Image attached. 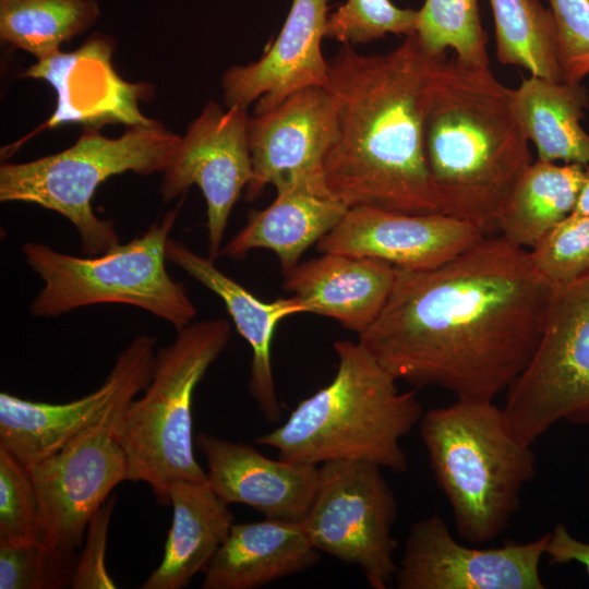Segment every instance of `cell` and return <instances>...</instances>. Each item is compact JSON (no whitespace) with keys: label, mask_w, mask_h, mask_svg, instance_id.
Here are the masks:
<instances>
[{"label":"cell","mask_w":589,"mask_h":589,"mask_svg":"<svg viewBox=\"0 0 589 589\" xmlns=\"http://www.w3.org/2000/svg\"><path fill=\"white\" fill-rule=\"evenodd\" d=\"M320 558L299 521L265 518L233 524L205 570L201 588H260L308 570Z\"/></svg>","instance_id":"23"},{"label":"cell","mask_w":589,"mask_h":589,"mask_svg":"<svg viewBox=\"0 0 589 589\" xmlns=\"http://www.w3.org/2000/svg\"><path fill=\"white\" fill-rule=\"evenodd\" d=\"M544 556L551 564L580 563L589 574V543L574 538L562 522L549 532Z\"/></svg>","instance_id":"36"},{"label":"cell","mask_w":589,"mask_h":589,"mask_svg":"<svg viewBox=\"0 0 589 589\" xmlns=\"http://www.w3.org/2000/svg\"><path fill=\"white\" fill-rule=\"evenodd\" d=\"M207 481L228 505L240 503L265 518L301 522L317 490L318 466L272 459L254 447L211 433L197 434Z\"/></svg>","instance_id":"18"},{"label":"cell","mask_w":589,"mask_h":589,"mask_svg":"<svg viewBox=\"0 0 589 589\" xmlns=\"http://www.w3.org/2000/svg\"><path fill=\"white\" fill-rule=\"evenodd\" d=\"M116 496L111 495L96 512L86 530L84 546L76 557L71 580L74 589H113L116 582L107 572L105 552Z\"/></svg>","instance_id":"35"},{"label":"cell","mask_w":589,"mask_h":589,"mask_svg":"<svg viewBox=\"0 0 589 589\" xmlns=\"http://www.w3.org/2000/svg\"><path fill=\"white\" fill-rule=\"evenodd\" d=\"M275 188L273 203L252 213L219 255L242 260L251 250L267 249L277 255L286 272L296 266L306 249L327 235L349 208L334 197L322 181L291 178Z\"/></svg>","instance_id":"22"},{"label":"cell","mask_w":589,"mask_h":589,"mask_svg":"<svg viewBox=\"0 0 589 589\" xmlns=\"http://www.w3.org/2000/svg\"><path fill=\"white\" fill-rule=\"evenodd\" d=\"M539 274L553 287L589 272V215H569L529 250Z\"/></svg>","instance_id":"32"},{"label":"cell","mask_w":589,"mask_h":589,"mask_svg":"<svg viewBox=\"0 0 589 589\" xmlns=\"http://www.w3.org/2000/svg\"><path fill=\"white\" fill-rule=\"evenodd\" d=\"M528 142L510 89L490 67L445 56L422 116L423 153L440 213L484 236L497 231L504 202L531 165Z\"/></svg>","instance_id":"3"},{"label":"cell","mask_w":589,"mask_h":589,"mask_svg":"<svg viewBox=\"0 0 589 589\" xmlns=\"http://www.w3.org/2000/svg\"><path fill=\"white\" fill-rule=\"evenodd\" d=\"M155 362L130 380L97 422L28 467L39 505V541L65 563L75 565L89 521L112 489L127 481L123 418L135 395L149 384Z\"/></svg>","instance_id":"9"},{"label":"cell","mask_w":589,"mask_h":589,"mask_svg":"<svg viewBox=\"0 0 589 589\" xmlns=\"http://www.w3.org/2000/svg\"><path fill=\"white\" fill-rule=\"evenodd\" d=\"M248 118V109L208 101L189 124L163 172L159 193L165 202L184 196L193 184L201 189L212 260L219 256L229 215L252 179Z\"/></svg>","instance_id":"12"},{"label":"cell","mask_w":589,"mask_h":589,"mask_svg":"<svg viewBox=\"0 0 589 589\" xmlns=\"http://www.w3.org/2000/svg\"><path fill=\"white\" fill-rule=\"evenodd\" d=\"M581 84L531 75L510 89L513 112L538 160L589 166V134L580 120L588 106Z\"/></svg>","instance_id":"25"},{"label":"cell","mask_w":589,"mask_h":589,"mask_svg":"<svg viewBox=\"0 0 589 589\" xmlns=\"http://www.w3.org/2000/svg\"><path fill=\"white\" fill-rule=\"evenodd\" d=\"M156 337L139 335L118 356L103 385L79 399L49 404L0 394V446L27 468L57 453L97 422L122 388L156 360Z\"/></svg>","instance_id":"16"},{"label":"cell","mask_w":589,"mask_h":589,"mask_svg":"<svg viewBox=\"0 0 589 589\" xmlns=\"http://www.w3.org/2000/svg\"><path fill=\"white\" fill-rule=\"evenodd\" d=\"M549 532L526 543L477 549L459 543L438 515L413 522L397 564L398 589H543Z\"/></svg>","instance_id":"13"},{"label":"cell","mask_w":589,"mask_h":589,"mask_svg":"<svg viewBox=\"0 0 589 589\" xmlns=\"http://www.w3.org/2000/svg\"><path fill=\"white\" fill-rule=\"evenodd\" d=\"M495 27L496 57L502 64L531 75L563 81L558 39L551 9L539 0H489Z\"/></svg>","instance_id":"28"},{"label":"cell","mask_w":589,"mask_h":589,"mask_svg":"<svg viewBox=\"0 0 589 589\" xmlns=\"http://www.w3.org/2000/svg\"><path fill=\"white\" fill-rule=\"evenodd\" d=\"M505 393L507 421L528 445L558 421L589 424V272L554 287L533 354Z\"/></svg>","instance_id":"10"},{"label":"cell","mask_w":589,"mask_h":589,"mask_svg":"<svg viewBox=\"0 0 589 589\" xmlns=\"http://www.w3.org/2000/svg\"><path fill=\"white\" fill-rule=\"evenodd\" d=\"M446 55L414 35L385 53L342 45L327 61L326 87L337 106V134L324 161L328 192L347 207L441 214L422 144L428 86Z\"/></svg>","instance_id":"2"},{"label":"cell","mask_w":589,"mask_h":589,"mask_svg":"<svg viewBox=\"0 0 589 589\" xmlns=\"http://www.w3.org/2000/svg\"><path fill=\"white\" fill-rule=\"evenodd\" d=\"M181 135L160 121L128 125L117 139L98 128L84 127L69 148L32 161L0 167V201L23 202L55 211L68 218L81 238L82 250L97 255L120 244L111 219L92 208L98 187L112 176L132 171L163 173L172 161Z\"/></svg>","instance_id":"6"},{"label":"cell","mask_w":589,"mask_h":589,"mask_svg":"<svg viewBox=\"0 0 589 589\" xmlns=\"http://www.w3.org/2000/svg\"><path fill=\"white\" fill-rule=\"evenodd\" d=\"M336 134V100L326 86L300 89L277 107L249 116L253 175L247 199L291 178L324 182V161Z\"/></svg>","instance_id":"14"},{"label":"cell","mask_w":589,"mask_h":589,"mask_svg":"<svg viewBox=\"0 0 589 589\" xmlns=\"http://www.w3.org/2000/svg\"><path fill=\"white\" fill-rule=\"evenodd\" d=\"M553 289L527 249L483 236L436 267L397 268L358 341L397 381L493 401L533 354Z\"/></svg>","instance_id":"1"},{"label":"cell","mask_w":589,"mask_h":589,"mask_svg":"<svg viewBox=\"0 0 589 589\" xmlns=\"http://www.w3.org/2000/svg\"><path fill=\"white\" fill-rule=\"evenodd\" d=\"M413 35L430 53L443 55L450 48L462 62L489 65L477 0H425L417 11Z\"/></svg>","instance_id":"29"},{"label":"cell","mask_w":589,"mask_h":589,"mask_svg":"<svg viewBox=\"0 0 589 589\" xmlns=\"http://www.w3.org/2000/svg\"><path fill=\"white\" fill-rule=\"evenodd\" d=\"M99 13L96 0H0V39L44 60L92 27Z\"/></svg>","instance_id":"27"},{"label":"cell","mask_w":589,"mask_h":589,"mask_svg":"<svg viewBox=\"0 0 589 589\" xmlns=\"http://www.w3.org/2000/svg\"><path fill=\"white\" fill-rule=\"evenodd\" d=\"M328 0H292L287 19L273 44L255 62L232 65L223 75L226 107L253 113L268 111L291 94L325 86L328 63L322 53Z\"/></svg>","instance_id":"17"},{"label":"cell","mask_w":589,"mask_h":589,"mask_svg":"<svg viewBox=\"0 0 589 589\" xmlns=\"http://www.w3.org/2000/svg\"><path fill=\"white\" fill-rule=\"evenodd\" d=\"M73 564L55 556L39 540L0 542V589H56L71 586Z\"/></svg>","instance_id":"33"},{"label":"cell","mask_w":589,"mask_h":589,"mask_svg":"<svg viewBox=\"0 0 589 589\" xmlns=\"http://www.w3.org/2000/svg\"><path fill=\"white\" fill-rule=\"evenodd\" d=\"M317 490L301 521L311 543L335 558L356 565L373 589L395 580L393 527L395 493L378 465L349 459L318 466Z\"/></svg>","instance_id":"11"},{"label":"cell","mask_w":589,"mask_h":589,"mask_svg":"<svg viewBox=\"0 0 589 589\" xmlns=\"http://www.w3.org/2000/svg\"><path fill=\"white\" fill-rule=\"evenodd\" d=\"M586 167L537 160L520 176L501 209L497 232L529 250L572 214Z\"/></svg>","instance_id":"26"},{"label":"cell","mask_w":589,"mask_h":589,"mask_svg":"<svg viewBox=\"0 0 589 589\" xmlns=\"http://www.w3.org/2000/svg\"><path fill=\"white\" fill-rule=\"evenodd\" d=\"M417 11L400 9L390 0H347L328 14L325 37L342 45L364 44L386 34H414Z\"/></svg>","instance_id":"30"},{"label":"cell","mask_w":589,"mask_h":589,"mask_svg":"<svg viewBox=\"0 0 589 589\" xmlns=\"http://www.w3.org/2000/svg\"><path fill=\"white\" fill-rule=\"evenodd\" d=\"M570 215H589V166L586 167L585 179L577 199V203Z\"/></svg>","instance_id":"37"},{"label":"cell","mask_w":589,"mask_h":589,"mask_svg":"<svg viewBox=\"0 0 589 589\" xmlns=\"http://www.w3.org/2000/svg\"><path fill=\"white\" fill-rule=\"evenodd\" d=\"M183 200L139 238L118 244L97 257H79L39 242H26V263L44 280L29 311L38 317L59 316L101 303L143 309L179 330L197 310L182 283L166 271V247Z\"/></svg>","instance_id":"8"},{"label":"cell","mask_w":589,"mask_h":589,"mask_svg":"<svg viewBox=\"0 0 589 589\" xmlns=\"http://www.w3.org/2000/svg\"><path fill=\"white\" fill-rule=\"evenodd\" d=\"M172 522L158 567L141 589H181L205 573L226 541L233 515L206 481H172L167 489Z\"/></svg>","instance_id":"24"},{"label":"cell","mask_w":589,"mask_h":589,"mask_svg":"<svg viewBox=\"0 0 589 589\" xmlns=\"http://www.w3.org/2000/svg\"><path fill=\"white\" fill-rule=\"evenodd\" d=\"M435 481L446 496L458 536L481 544L501 536L536 474V456L493 401L461 400L419 421Z\"/></svg>","instance_id":"5"},{"label":"cell","mask_w":589,"mask_h":589,"mask_svg":"<svg viewBox=\"0 0 589 589\" xmlns=\"http://www.w3.org/2000/svg\"><path fill=\"white\" fill-rule=\"evenodd\" d=\"M166 257L223 300L237 332L252 349L250 394L267 421H278L281 404L273 376L272 341L280 321L303 313L299 301L293 296L272 302L262 301L218 269L214 260L204 257L170 238L166 247Z\"/></svg>","instance_id":"21"},{"label":"cell","mask_w":589,"mask_h":589,"mask_svg":"<svg viewBox=\"0 0 589 589\" xmlns=\"http://www.w3.org/2000/svg\"><path fill=\"white\" fill-rule=\"evenodd\" d=\"M554 16L563 81L580 84L589 74V0H549Z\"/></svg>","instance_id":"34"},{"label":"cell","mask_w":589,"mask_h":589,"mask_svg":"<svg viewBox=\"0 0 589 589\" xmlns=\"http://www.w3.org/2000/svg\"><path fill=\"white\" fill-rule=\"evenodd\" d=\"M231 325L225 318L193 321L156 352L153 377L144 395L129 405L121 444L127 481L145 482L159 504L176 480L206 481L193 452V393L211 364L225 350Z\"/></svg>","instance_id":"7"},{"label":"cell","mask_w":589,"mask_h":589,"mask_svg":"<svg viewBox=\"0 0 589 589\" xmlns=\"http://www.w3.org/2000/svg\"><path fill=\"white\" fill-rule=\"evenodd\" d=\"M112 46L107 38H89L79 50L38 60L23 76L48 82L57 95L56 110L46 128L82 123L101 128L108 122L128 125L148 122L139 108L147 84L122 81L112 70Z\"/></svg>","instance_id":"19"},{"label":"cell","mask_w":589,"mask_h":589,"mask_svg":"<svg viewBox=\"0 0 589 589\" xmlns=\"http://www.w3.org/2000/svg\"><path fill=\"white\" fill-rule=\"evenodd\" d=\"M38 498L28 468L0 446V542L39 540Z\"/></svg>","instance_id":"31"},{"label":"cell","mask_w":589,"mask_h":589,"mask_svg":"<svg viewBox=\"0 0 589 589\" xmlns=\"http://www.w3.org/2000/svg\"><path fill=\"white\" fill-rule=\"evenodd\" d=\"M334 350L338 366L332 382L255 443L291 462L349 459L405 472L408 457L400 442L423 414L417 395L400 392L397 380L359 341L336 340Z\"/></svg>","instance_id":"4"},{"label":"cell","mask_w":589,"mask_h":589,"mask_svg":"<svg viewBox=\"0 0 589 589\" xmlns=\"http://www.w3.org/2000/svg\"><path fill=\"white\" fill-rule=\"evenodd\" d=\"M396 273L387 262L341 253H323L283 272L284 288L303 313L332 317L358 336L383 310Z\"/></svg>","instance_id":"20"},{"label":"cell","mask_w":589,"mask_h":589,"mask_svg":"<svg viewBox=\"0 0 589 589\" xmlns=\"http://www.w3.org/2000/svg\"><path fill=\"white\" fill-rule=\"evenodd\" d=\"M483 236L469 223L443 214L354 206L316 244L321 253L373 257L419 271L449 261Z\"/></svg>","instance_id":"15"}]
</instances>
